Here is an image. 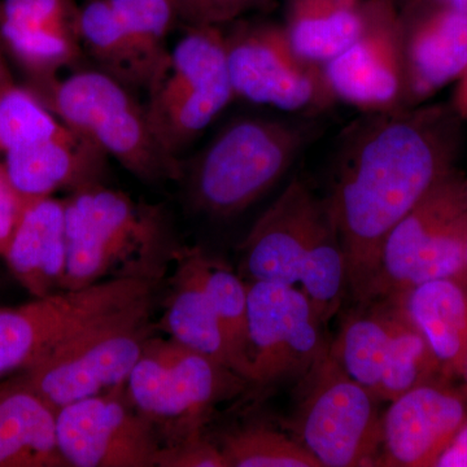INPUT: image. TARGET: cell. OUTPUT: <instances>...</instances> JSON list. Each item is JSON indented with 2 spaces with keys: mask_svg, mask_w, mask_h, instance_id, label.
I'll list each match as a JSON object with an SVG mask.
<instances>
[{
  "mask_svg": "<svg viewBox=\"0 0 467 467\" xmlns=\"http://www.w3.org/2000/svg\"><path fill=\"white\" fill-rule=\"evenodd\" d=\"M368 0H285V30L301 57L324 67L358 38Z\"/></svg>",
  "mask_w": 467,
  "mask_h": 467,
  "instance_id": "cell-24",
  "label": "cell"
},
{
  "mask_svg": "<svg viewBox=\"0 0 467 467\" xmlns=\"http://www.w3.org/2000/svg\"><path fill=\"white\" fill-rule=\"evenodd\" d=\"M12 81L11 73H9L7 63H0V84Z\"/></svg>",
  "mask_w": 467,
  "mask_h": 467,
  "instance_id": "cell-39",
  "label": "cell"
},
{
  "mask_svg": "<svg viewBox=\"0 0 467 467\" xmlns=\"http://www.w3.org/2000/svg\"><path fill=\"white\" fill-rule=\"evenodd\" d=\"M156 467H227L220 445L202 438V431L160 445Z\"/></svg>",
  "mask_w": 467,
  "mask_h": 467,
  "instance_id": "cell-34",
  "label": "cell"
},
{
  "mask_svg": "<svg viewBox=\"0 0 467 467\" xmlns=\"http://www.w3.org/2000/svg\"><path fill=\"white\" fill-rule=\"evenodd\" d=\"M407 2H409V0H407ZM420 2L432 3V5H444V7L456 9V11H460L462 12V14L467 15V0H420ZM402 5H404V3H402Z\"/></svg>",
  "mask_w": 467,
  "mask_h": 467,
  "instance_id": "cell-38",
  "label": "cell"
},
{
  "mask_svg": "<svg viewBox=\"0 0 467 467\" xmlns=\"http://www.w3.org/2000/svg\"><path fill=\"white\" fill-rule=\"evenodd\" d=\"M248 382L220 362L175 342L150 337L128 382L129 400L169 441L199 432L209 411Z\"/></svg>",
  "mask_w": 467,
  "mask_h": 467,
  "instance_id": "cell-8",
  "label": "cell"
},
{
  "mask_svg": "<svg viewBox=\"0 0 467 467\" xmlns=\"http://www.w3.org/2000/svg\"><path fill=\"white\" fill-rule=\"evenodd\" d=\"M233 99L223 27L187 26L150 86L146 110L160 143L175 158Z\"/></svg>",
  "mask_w": 467,
  "mask_h": 467,
  "instance_id": "cell-7",
  "label": "cell"
},
{
  "mask_svg": "<svg viewBox=\"0 0 467 467\" xmlns=\"http://www.w3.org/2000/svg\"><path fill=\"white\" fill-rule=\"evenodd\" d=\"M159 281L156 276H117L0 309V377L26 370L67 337L155 296Z\"/></svg>",
  "mask_w": 467,
  "mask_h": 467,
  "instance_id": "cell-9",
  "label": "cell"
},
{
  "mask_svg": "<svg viewBox=\"0 0 467 467\" xmlns=\"http://www.w3.org/2000/svg\"><path fill=\"white\" fill-rule=\"evenodd\" d=\"M57 409L20 378L0 389V467H67Z\"/></svg>",
  "mask_w": 467,
  "mask_h": 467,
  "instance_id": "cell-22",
  "label": "cell"
},
{
  "mask_svg": "<svg viewBox=\"0 0 467 467\" xmlns=\"http://www.w3.org/2000/svg\"><path fill=\"white\" fill-rule=\"evenodd\" d=\"M5 260L34 297L63 291L67 264L66 201L50 196L30 202Z\"/></svg>",
  "mask_w": 467,
  "mask_h": 467,
  "instance_id": "cell-20",
  "label": "cell"
},
{
  "mask_svg": "<svg viewBox=\"0 0 467 467\" xmlns=\"http://www.w3.org/2000/svg\"><path fill=\"white\" fill-rule=\"evenodd\" d=\"M461 121L451 106L422 104L361 113L340 134L324 198L358 304L367 300L386 236L456 169Z\"/></svg>",
  "mask_w": 467,
  "mask_h": 467,
  "instance_id": "cell-1",
  "label": "cell"
},
{
  "mask_svg": "<svg viewBox=\"0 0 467 467\" xmlns=\"http://www.w3.org/2000/svg\"><path fill=\"white\" fill-rule=\"evenodd\" d=\"M461 377H463V379L466 380V384H467V358H466V362H465V367H463L462 376H461Z\"/></svg>",
  "mask_w": 467,
  "mask_h": 467,
  "instance_id": "cell-41",
  "label": "cell"
},
{
  "mask_svg": "<svg viewBox=\"0 0 467 467\" xmlns=\"http://www.w3.org/2000/svg\"><path fill=\"white\" fill-rule=\"evenodd\" d=\"M73 131L97 144L146 182L177 180L182 168L160 143L140 106L119 79L82 70L30 88Z\"/></svg>",
  "mask_w": 467,
  "mask_h": 467,
  "instance_id": "cell-4",
  "label": "cell"
},
{
  "mask_svg": "<svg viewBox=\"0 0 467 467\" xmlns=\"http://www.w3.org/2000/svg\"><path fill=\"white\" fill-rule=\"evenodd\" d=\"M201 259L202 251L196 248L178 252L175 256L177 267L161 319L162 328L175 342L220 362L244 378L241 362L227 342L202 285Z\"/></svg>",
  "mask_w": 467,
  "mask_h": 467,
  "instance_id": "cell-21",
  "label": "cell"
},
{
  "mask_svg": "<svg viewBox=\"0 0 467 467\" xmlns=\"http://www.w3.org/2000/svg\"><path fill=\"white\" fill-rule=\"evenodd\" d=\"M451 106L461 119H467V67L465 73L457 81Z\"/></svg>",
  "mask_w": 467,
  "mask_h": 467,
  "instance_id": "cell-37",
  "label": "cell"
},
{
  "mask_svg": "<svg viewBox=\"0 0 467 467\" xmlns=\"http://www.w3.org/2000/svg\"><path fill=\"white\" fill-rule=\"evenodd\" d=\"M75 0H0V41L32 79L57 77L79 57Z\"/></svg>",
  "mask_w": 467,
  "mask_h": 467,
  "instance_id": "cell-18",
  "label": "cell"
},
{
  "mask_svg": "<svg viewBox=\"0 0 467 467\" xmlns=\"http://www.w3.org/2000/svg\"><path fill=\"white\" fill-rule=\"evenodd\" d=\"M335 101L361 113L404 109L400 9L395 0H368L364 26L324 66Z\"/></svg>",
  "mask_w": 467,
  "mask_h": 467,
  "instance_id": "cell-14",
  "label": "cell"
},
{
  "mask_svg": "<svg viewBox=\"0 0 467 467\" xmlns=\"http://www.w3.org/2000/svg\"><path fill=\"white\" fill-rule=\"evenodd\" d=\"M348 316L328 353L344 373L379 399L380 380L395 318V297L358 304Z\"/></svg>",
  "mask_w": 467,
  "mask_h": 467,
  "instance_id": "cell-25",
  "label": "cell"
},
{
  "mask_svg": "<svg viewBox=\"0 0 467 467\" xmlns=\"http://www.w3.org/2000/svg\"><path fill=\"white\" fill-rule=\"evenodd\" d=\"M315 117H243L202 150L189 174L192 204L211 217L241 214L272 190L318 135Z\"/></svg>",
  "mask_w": 467,
  "mask_h": 467,
  "instance_id": "cell-2",
  "label": "cell"
},
{
  "mask_svg": "<svg viewBox=\"0 0 467 467\" xmlns=\"http://www.w3.org/2000/svg\"><path fill=\"white\" fill-rule=\"evenodd\" d=\"M57 442L67 466L76 467H152L161 445L126 384L58 409Z\"/></svg>",
  "mask_w": 467,
  "mask_h": 467,
  "instance_id": "cell-13",
  "label": "cell"
},
{
  "mask_svg": "<svg viewBox=\"0 0 467 467\" xmlns=\"http://www.w3.org/2000/svg\"><path fill=\"white\" fill-rule=\"evenodd\" d=\"M331 221L325 198L294 178L243 242V267L251 282L297 285L304 261Z\"/></svg>",
  "mask_w": 467,
  "mask_h": 467,
  "instance_id": "cell-15",
  "label": "cell"
},
{
  "mask_svg": "<svg viewBox=\"0 0 467 467\" xmlns=\"http://www.w3.org/2000/svg\"><path fill=\"white\" fill-rule=\"evenodd\" d=\"M396 303L398 306L378 395L379 400H395L420 384L445 378L441 362L425 335L410 321L398 299Z\"/></svg>",
  "mask_w": 467,
  "mask_h": 467,
  "instance_id": "cell-26",
  "label": "cell"
},
{
  "mask_svg": "<svg viewBox=\"0 0 467 467\" xmlns=\"http://www.w3.org/2000/svg\"><path fill=\"white\" fill-rule=\"evenodd\" d=\"M202 285L227 342L238 358L245 379L251 383L250 344H248V285L227 267L208 259H201Z\"/></svg>",
  "mask_w": 467,
  "mask_h": 467,
  "instance_id": "cell-29",
  "label": "cell"
},
{
  "mask_svg": "<svg viewBox=\"0 0 467 467\" xmlns=\"http://www.w3.org/2000/svg\"><path fill=\"white\" fill-rule=\"evenodd\" d=\"M20 192L15 189L9 181L5 165L0 162V257L5 259L9 244L14 239L15 234L27 205L30 204Z\"/></svg>",
  "mask_w": 467,
  "mask_h": 467,
  "instance_id": "cell-35",
  "label": "cell"
},
{
  "mask_svg": "<svg viewBox=\"0 0 467 467\" xmlns=\"http://www.w3.org/2000/svg\"><path fill=\"white\" fill-rule=\"evenodd\" d=\"M324 322L296 285H248L251 383L303 379L328 352Z\"/></svg>",
  "mask_w": 467,
  "mask_h": 467,
  "instance_id": "cell-12",
  "label": "cell"
},
{
  "mask_svg": "<svg viewBox=\"0 0 467 467\" xmlns=\"http://www.w3.org/2000/svg\"><path fill=\"white\" fill-rule=\"evenodd\" d=\"M465 260H466V267H467V238H466Z\"/></svg>",
  "mask_w": 467,
  "mask_h": 467,
  "instance_id": "cell-43",
  "label": "cell"
},
{
  "mask_svg": "<svg viewBox=\"0 0 467 467\" xmlns=\"http://www.w3.org/2000/svg\"><path fill=\"white\" fill-rule=\"evenodd\" d=\"M233 24L223 34L235 98L306 117L322 115L337 103L324 67L294 50L284 24L239 20Z\"/></svg>",
  "mask_w": 467,
  "mask_h": 467,
  "instance_id": "cell-10",
  "label": "cell"
},
{
  "mask_svg": "<svg viewBox=\"0 0 467 467\" xmlns=\"http://www.w3.org/2000/svg\"><path fill=\"white\" fill-rule=\"evenodd\" d=\"M400 9L404 109L422 106L467 67V15L409 0Z\"/></svg>",
  "mask_w": 467,
  "mask_h": 467,
  "instance_id": "cell-16",
  "label": "cell"
},
{
  "mask_svg": "<svg viewBox=\"0 0 467 467\" xmlns=\"http://www.w3.org/2000/svg\"><path fill=\"white\" fill-rule=\"evenodd\" d=\"M153 299L67 337L23 370L20 379L57 410L125 386L150 337Z\"/></svg>",
  "mask_w": 467,
  "mask_h": 467,
  "instance_id": "cell-6",
  "label": "cell"
},
{
  "mask_svg": "<svg viewBox=\"0 0 467 467\" xmlns=\"http://www.w3.org/2000/svg\"><path fill=\"white\" fill-rule=\"evenodd\" d=\"M220 448L227 467H322L301 442L263 426L227 435Z\"/></svg>",
  "mask_w": 467,
  "mask_h": 467,
  "instance_id": "cell-32",
  "label": "cell"
},
{
  "mask_svg": "<svg viewBox=\"0 0 467 467\" xmlns=\"http://www.w3.org/2000/svg\"><path fill=\"white\" fill-rule=\"evenodd\" d=\"M434 467H467V420L435 461Z\"/></svg>",
  "mask_w": 467,
  "mask_h": 467,
  "instance_id": "cell-36",
  "label": "cell"
},
{
  "mask_svg": "<svg viewBox=\"0 0 467 467\" xmlns=\"http://www.w3.org/2000/svg\"><path fill=\"white\" fill-rule=\"evenodd\" d=\"M67 264L63 290H79L117 276H158L165 234L155 211L99 183L66 201Z\"/></svg>",
  "mask_w": 467,
  "mask_h": 467,
  "instance_id": "cell-3",
  "label": "cell"
},
{
  "mask_svg": "<svg viewBox=\"0 0 467 467\" xmlns=\"http://www.w3.org/2000/svg\"><path fill=\"white\" fill-rule=\"evenodd\" d=\"M297 285L318 317L327 325L342 306L346 292L349 291L346 252L334 221L319 234L309 251Z\"/></svg>",
  "mask_w": 467,
  "mask_h": 467,
  "instance_id": "cell-28",
  "label": "cell"
},
{
  "mask_svg": "<svg viewBox=\"0 0 467 467\" xmlns=\"http://www.w3.org/2000/svg\"><path fill=\"white\" fill-rule=\"evenodd\" d=\"M441 379L420 384L391 401L382 418L384 465L434 467L465 422V396Z\"/></svg>",
  "mask_w": 467,
  "mask_h": 467,
  "instance_id": "cell-17",
  "label": "cell"
},
{
  "mask_svg": "<svg viewBox=\"0 0 467 467\" xmlns=\"http://www.w3.org/2000/svg\"><path fill=\"white\" fill-rule=\"evenodd\" d=\"M0 63H5V47H3L2 41H0Z\"/></svg>",
  "mask_w": 467,
  "mask_h": 467,
  "instance_id": "cell-40",
  "label": "cell"
},
{
  "mask_svg": "<svg viewBox=\"0 0 467 467\" xmlns=\"http://www.w3.org/2000/svg\"><path fill=\"white\" fill-rule=\"evenodd\" d=\"M273 0H174L177 16L187 26H220L266 7Z\"/></svg>",
  "mask_w": 467,
  "mask_h": 467,
  "instance_id": "cell-33",
  "label": "cell"
},
{
  "mask_svg": "<svg viewBox=\"0 0 467 467\" xmlns=\"http://www.w3.org/2000/svg\"><path fill=\"white\" fill-rule=\"evenodd\" d=\"M78 32L92 57L115 78L149 86L150 79L130 36L109 0H88L79 8Z\"/></svg>",
  "mask_w": 467,
  "mask_h": 467,
  "instance_id": "cell-27",
  "label": "cell"
},
{
  "mask_svg": "<svg viewBox=\"0 0 467 467\" xmlns=\"http://www.w3.org/2000/svg\"><path fill=\"white\" fill-rule=\"evenodd\" d=\"M393 297L425 335L444 377L462 376L467 358V282L435 279Z\"/></svg>",
  "mask_w": 467,
  "mask_h": 467,
  "instance_id": "cell-23",
  "label": "cell"
},
{
  "mask_svg": "<svg viewBox=\"0 0 467 467\" xmlns=\"http://www.w3.org/2000/svg\"><path fill=\"white\" fill-rule=\"evenodd\" d=\"M466 238L467 178L453 169L386 236L364 303L435 279L467 282Z\"/></svg>",
  "mask_w": 467,
  "mask_h": 467,
  "instance_id": "cell-5",
  "label": "cell"
},
{
  "mask_svg": "<svg viewBox=\"0 0 467 467\" xmlns=\"http://www.w3.org/2000/svg\"><path fill=\"white\" fill-rule=\"evenodd\" d=\"M303 379L296 413L301 444L322 467L376 465L382 447L379 399L347 376L328 352Z\"/></svg>",
  "mask_w": 467,
  "mask_h": 467,
  "instance_id": "cell-11",
  "label": "cell"
},
{
  "mask_svg": "<svg viewBox=\"0 0 467 467\" xmlns=\"http://www.w3.org/2000/svg\"><path fill=\"white\" fill-rule=\"evenodd\" d=\"M67 130L29 88L0 84V156Z\"/></svg>",
  "mask_w": 467,
  "mask_h": 467,
  "instance_id": "cell-30",
  "label": "cell"
},
{
  "mask_svg": "<svg viewBox=\"0 0 467 467\" xmlns=\"http://www.w3.org/2000/svg\"><path fill=\"white\" fill-rule=\"evenodd\" d=\"M109 3L142 61L150 88L168 57L165 38L174 18H178L174 0H109Z\"/></svg>",
  "mask_w": 467,
  "mask_h": 467,
  "instance_id": "cell-31",
  "label": "cell"
},
{
  "mask_svg": "<svg viewBox=\"0 0 467 467\" xmlns=\"http://www.w3.org/2000/svg\"><path fill=\"white\" fill-rule=\"evenodd\" d=\"M107 153L67 128L63 134L26 144L5 155L11 183L26 201L50 198L61 189L98 183Z\"/></svg>",
  "mask_w": 467,
  "mask_h": 467,
  "instance_id": "cell-19",
  "label": "cell"
},
{
  "mask_svg": "<svg viewBox=\"0 0 467 467\" xmlns=\"http://www.w3.org/2000/svg\"><path fill=\"white\" fill-rule=\"evenodd\" d=\"M396 3H398L399 7L402 5V3L407 2V0H395Z\"/></svg>",
  "mask_w": 467,
  "mask_h": 467,
  "instance_id": "cell-42",
  "label": "cell"
}]
</instances>
